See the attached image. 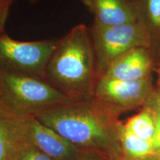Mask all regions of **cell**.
Instances as JSON below:
<instances>
[{
  "label": "cell",
  "mask_w": 160,
  "mask_h": 160,
  "mask_svg": "<svg viewBox=\"0 0 160 160\" xmlns=\"http://www.w3.org/2000/svg\"><path fill=\"white\" fill-rule=\"evenodd\" d=\"M153 59L149 49L135 48L112 62L101 77L120 81H139L151 77Z\"/></svg>",
  "instance_id": "cell-8"
},
{
  "label": "cell",
  "mask_w": 160,
  "mask_h": 160,
  "mask_svg": "<svg viewBox=\"0 0 160 160\" xmlns=\"http://www.w3.org/2000/svg\"><path fill=\"white\" fill-rule=\"evenodd\" d=\"M152 110V109H151ZM153 111L156 120V131L154 137L152 139V146H153V151H157L160 150V113L158 112Z\"/></svg>",
  "instance_id": "cell-17"
},
{
  "label": "cell",
  "mask_w": 160,
  "mask_h": 160,
  "mask_svg": "<svg viewBox=\"0 0 160 160\" xmlns=\"http://www.w3.org/2000/svg\"><path fill=\"white\" fill-rule=\"evenodd\" d=\"M15 0H0V34L5 33V25L8 19L11 6Z\"/></svg>",
  "instance_id": "cell-15"
},
{
  "label": "cell",
  "mask_w": 160,
  "mask_h": 160,
  "mask_svg": "<svg viewBox=\"0 0 160 160\" xmlns=\"http://www.w3.org/2000/svg\"><path fill=\"white\" fill-rule=\"evenodd\" d=\"M17 139L13 116L0 106V160H12Z\"/></svg>",
  "instance_id": "cell-13"
},
{
  "label": "cell",
  "mask_w": 160,
  "mask_h": 160,
  "mask_svg": "<svg viewBox=\"0 0 160 160\" xmlns=\"http://www.w3.org/2000/svg\"><path fill=\"white\" fill-rule=\"evenodd\" d=\"M137 12L139 21L151 33L153 40L160 39V0H131Z\"/></svg>",
  "instance_id": "cell-11"
},
{
  "label": "cell",
  "mask_w": 160,
  "mask_h": 160,
  "mask_svg": "<svg viewBox=\"0 0 160 160\" xmlns=\"http://www.w3.org/2000/svg\"><path fill=\"white\" fill-rule=\"evenodd\" d=\"M153 91L151 77L139 81H120L100 77L92 98L104 111L117 119L123 112L145 106Z\"/></svg>",
  "instance_id": "cell-6"
},
{
  "label": "cell",
  "mask_w": 160,
  "mask_h": 160,
  "mask_svg": "<svg viewBox=\"0 0 160 160\" xmlns=\"http://www.w3.org/2000/svg\"><path fill=\"white\" fill-rule=\"evenodd\" d=\"M117 136L119 140L120 156L126 160H146L153 158V151L152 142L146 141L131 133L124 126L118 122Z\"/></svg>",
  "instance_id": "cell-10"
},
{
  "label": "cell",
  "mask_w": 160,
  "mask_h": 160,
  "mask_svg": "<svg viewBox=\"0 0 160 160\" xmlns=\"http://www.w3.org/2000/svg\"><path fill=\"white\" fill-rule=\"evenodd\" d=\"M19 137L53 160H76L84 151L39 121L35 117H13Z\"/></svg>",
  "instance_id": "cell-7"
},
{
  "label": "cell",
  "mask_w": 160,
  "mask_h": 160,
  "mask_svg": "<svg viewBox=\"0 0 160 160\" xmlns=\"http://www.w3.org/2000/svg\"><path fill=\"white\" fill-rule=\"evenodd\" d=\"M47 81L71 99L93 97L97 81L90 29L75 25L59 39L47 68Z\"/></svg>",
  "instance_id": "cell-2"
},
{
  "label": "cell",
  "mask_w": 160,
  "mask_h": 160,
  "mask_svg": "<svg viewBox=\"0 0 160 160\" xmlns=\"http://www.w3.org/2000/svg\"><path fill=\"white\" fill-rule=\"evenodd\" d=\"M76 160H105V159L97 153L83 152Z\"/></svg>",
  "instance_id": "cell-18"
},
{
  "label": "cell",
  "mask_w": 160,
  "mask_h": 160,
  "mask_svg": "<svg viewBox=\"0 0 160 160\" xmlns=\"http://www.w3.org/2000/svg\"><path fill=\"white\" fill-rule=\"evenodd\" d=\"M145 107L149 108L156 112L160 113V93L157 91H153L146 102Z\"/></svg>",
  "instance_id": "cell-16"
},
{
  "label": "cell",
  "mask_w": 160,
  "mask_h": 160,
  "mask_svg": "<svg viewBox=\"0 0 160 160\" xmlns=\"http://www.w3.org/2000/svg\"><path fill=\"white\" fill-rule=\"evenodd\" d=\"M17 139L12 160H53L39 150L22 139L18 136L17 132Z\"/></svg>",
  "instance_id": "cell-14"
},
{
  "label": "cell",
  "mask_w": 160,
  "mask_h": 160,
  "mask_svg": "<svg viewBox=\"0 0 160 160\" xmlns=\"http://www.w3.org/2000/svg\"><path fill=\"white\" fill-rule=\"evenodd\" d=\"M101 25L111 26L139 21L131 0H81Z\"/></svg>",
  "instance_id": "cell-9"
},
{
  "label": "cell",
  "mask_w": 160,
  "mask_h": 160,
  "mask_svg": "<svg viewBox=\"0 0 160 160\" xmlns=\"http://www.w3.org/2000/svg\"><path fill=\"white\" fill-rule=\"evenodd\" d=\"M111 160H126V159H123V158L121 156H119V157H118L117 158H115V159H111Z\"/></svg>",
  "instance_id": "cell-21"
},
{
  "label": "cell",
  "mask_w": 160,
  "mask_h": 160,
  "mask_svg": "<svg viewBox=\"0 0 160 160\" xmlns=\"http://www.w3.org/2000/svg\"><path fill=\"white\" fill-rule=\"evenodd\" d=\"M153 158L155 160H160V150H158V151L154 152Z\"/></svg>",
  "instance_id": "cell-19"
},
{
  "label": "cell",
  "mask_w": 160,
  "mask_h": 160,
  "mask_svg": "<svg viewBox=\"0 0 160 160\" xmlns=\"http://www.w3.org/2000/svg\"><path fill=\"white\" fill-rule=\"evenodd\" d=\"M157 91L160 93V71H159V80H158V89Z\"/></svg>",
  "instance_id": "cell-20"
},
{
  "label": "cell",
  "mask_w": 160,
  "mask_h": 160,
  "mask_svg": "<svg viewBox=\"0 0 160 160\" xmlns=\"http://www.w3.org/2000/svg\"><path fill=\"white\" fill-rule=\"evenodd\" d=\"M70 100L46 80L0 69V106L13 117H36Z\"/></svg>",
  "instance_id": "cell-3"
},
{
  "label": "cell",
  "mask_w": 160,
  "mask_h": 160,
  "mask_svg": "<svg viewBox=\"0 0 160 160\" xmlns=\"http://www.w3.org/2000/svg\"><path fill=\"white\" fill-rule=\"evenodd\" d=\"M90 29L94 50L97 79L113 61L135 48H149L153 38L140 21L105 26L93 22Z\"/></svg>",
  "instance_id": "cell-4"
},
{
  "label": "cell",
  "mask_w": 160,
  "mask_h": 160,
  "mask_svg": "<svg viewBox=\"0 0 160 160\" xmlns=\"http://www.w3.org/2000/svg\"><path fill=\"white\" fill-rule=\"evenodd\" d=\"M84 152H93L108 160L120 155L117 119L93 98L72 99L35 117Z\"/></svg>",
  "instance_id": "cell-1"
},
{
  "label": "cell",
  "mask_w": 160,
  "mask_h": 160,
  "mask_svg": "<svg viewBox=\"0 0 160 160\" xmlns=\"http://www.w3.org/2000/svg\"><path fill=\"white\" fill-rule=\"evenodd\" d=\"M124 126L128 131L146 141L152 142L156 131V120L153 110L144 106L139 113L128 119Z\"/></svg>",
  "instance_id": "cell-12"
},
{
  "label": "cell",
  "mask_w": 160,
  "mask_h": 160,
  "mask_svg": "<svg viewBox=\"0 0 160 160\" xmlns=\"http://www.w3.org/2000/svg\"><path fill=\"white\" fill-rule=\"evenodd\" d=\"M30 1H35V0H30Z\"/></svg>",
  "instance_id": "cell-22"
},
{
  "label": "cell",
  "mask_w": 160,
  "mask_h": 160,
  "mask_svg": "<svg viewBox=\"0 0 160 160\" xmlns=\"http://www.w3.org/2000/svg\"><path fill=\"white\" fill-rule=\"evenodd\" d=\"M58 41L22 42L0 34V69L47 81V68Z\"/></svg>",
  "instance_id": "cell-5"
}]
</instances>
